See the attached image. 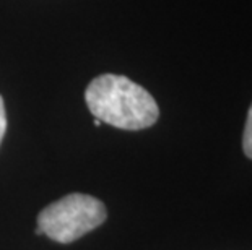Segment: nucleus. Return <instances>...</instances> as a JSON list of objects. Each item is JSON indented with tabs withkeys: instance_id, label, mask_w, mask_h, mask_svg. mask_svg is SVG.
Returning <instances> with one entry per match:
<instances>
[{
	"instance_id": "3",
	"label": "nucleus",
	"mask_w": 252,
	"mask_h": 250,
	"mask_svg": "<svg viewBox=\"0 0 252 250\" xmlns=\"http://www.w3.org/2000/svg\"><path fill=\"white\" fill-rule=\"evenodd\" d=\"M243 148L246 156L252 159V106L248 114V120H246V129H244V137H243Z\"/></svg>"
},
{
	"instance_id": "2",
	"label": "nucleus",
	"mask_w": 252,
	"mask_h": 250,
	"mask_svg": "<svg viewBox=\"0 0 252 250\" xmlns=\"http://www.w3.org/2000/svg\"><path fill=\"white\" fill-rule=\"evenodd\" d=\"M106 216L103 201L91 195L70 194L39 213L36 234H44L61 244H70L103 224Z\"/></svg>"
},
{
	"instance_id": "5",
	"label": "nucleus",
	"mask_w": 252,
	"mask_h": 250,
	"mask_svg": "<svg viewBox=\"0 0 252 250\" xmlns=\"http://www.w3.org/2000/svg\"><path fill=\"white\" fill-rule=\"evenodd\" d=\"M101 124H103V122H101L99 119H94V127H99Z\"/></svg>"
},
{
	"instance_id": "1",
	"label": "nucleus",
	"mask_w": 252,
	"mask_h": 250,
	"mask_svg": "<svg viewBox=\"0 0 252 250\" xmlns=\"http://www.w3.org/2000/svg\"><path fill=\"white\" fill-rule=\"evenodd\" d=\"M88 109L96 119L122 130H142L158 120L157 101L147 89L121 75L96 77L85 93Z\"/></svg>"
},
{
	"instance_id": "4",
	"label": "nucleus",
	"mask_w": 252,
	"mask_h": 250,
	"mask_svg": "<svg viewBox=\"0 0 252 250\" xmlns=\"http://www.w3.org/2000/svg\"><path fill=\"white\" fill-rule=\"evenodd\" d=\"M5 130H7V114H5L3 99H2V96H0V143H2Z\"/></svg>"
}]
</instances>
